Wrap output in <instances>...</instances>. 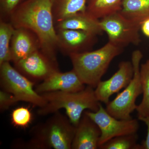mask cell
Returning a JSON list of instances; mask_svg holds the SVG:
<instances>
[{"instance_id": "1", "label": "cell", "mask_w": 149, "mask_h": 149, "mask_svg": "<svg viewBox=\"0 0 149 149\" xmlns=\"http://www.w3.org/2000/svg\"><path fill=\"white\" fill-rule=\"evenodd\" d=\"M53 0H24L10 17L15 28L29 29L40 41L41 50L56 60L58 38L53 13Z\"/></svg>"}, {"instance_id": "2", "label": "cell", "mask_w": 149, "mask_h": 149, "mask_svg": "<svg viewBox=\"0 0 149 149\" xmlns=\"http://www.w3.org/2000/svg\"><path fill=\"white\" fill-rule=\"evenodd\" d=\"M41 95L46 104L40 108L38 114L45 116L64 109L70 122L76 127L86 110L97 111L101 104L96 97L95 89L88 85L82 91L74 93L56 91Z\"/></svg>"}, {"instance_id": "3", "label": "cell", "mask_w": 149, "mask_h": 149, "mask_svg": "<svg viewBox=\"0 0 149 149\" xmlns=\"http://www.w3.org/2000/svg\"><path fill=\"white\" fill-rule=\"evenodd\" d=\"M123 48L108 42L101 48L69 56L73 69L85 85L95 89L113 60L122 54Z\"/></svg>"}, {"instance_id": "4", "label": "cell", "mask_w": 149, "mask_h": 149, "mask_svg": "<svg viewBox=\"0 0 149 149\" xmlns=\"http://www.w3.org/2000/svg\"><path fill=\"white\" fill-rule=\"evenodd\" d=\"M35 128L29 146L35 148L71 149L76 126L58 111Z\"/></svg>"}, {"instance_id": "5", "label": "cell", "mask_w": 149, "mask_h": 149, "mask_svg": "<svg viewBox=\"0 0 149 149\" xmlns=\"http://www.w3.org/2000/svg\"><path fill=\"white\" fill-rule=\"evenodd\" d=\"M143 57L141 51H133L131 56L134 69L132 80L123 91L118 93L113 100L106 105L107 111L115 118L131 119V113L136 110V100L143 93L140 74L141 62Z\"/></svg>"}, {"instance_id": "6", "label": "cell", "mask_w": 149, "mask_h": 149, "mask_svg": "<svg viewBox=\"0 0 149 149\" xmlns=\"http://www.w3.org/2000/svg\"><path fill=\"white\" fill-rule=\"evenodd\" d=\"M0 77L2 90L12 94L17 102H27L40 108L45 105L42 96L34 89L35 83L12 66L10 62L0 65Z\"/></svg>"}, {"instance_id": "7", "label": "cell", "mask_w": 149, "mask_h": 149, "mask_svg": "<svg viewBox=\"0 0 149 149\" xmlns=\"http://www.w3.org/2000/svg\"><path fill=\"white\" fill-rule=\"evenodd\" d=\"M100 21L109 42L123 48L130 44L138 45L141 42V25L126 18L119 12L107 15Z\"/></svg>"}, {"instance_id": "8", "label": "cell", "mask_w": 149, "mask_h": 149, "mask_svg": "<svg viewBox=\"0 0 149 149\" xmlns=\"http://www.w3.org/2000/svg\"><path fill=\"white\" fill-rule=\"evenodd\" d=\"M85 113L99 126L101 130L99 148L111 139L123 135L137 133L139 128L136 119H118L112 116L102 104L97 111Z\"/></svg>"}, {"instance_id": "9", "label": "cell", "mask_w": 149, "mask_h": 149, "mask_svg": "<svg viewBox=\"0 0 149 149\" xmlns=\"http://www.w3.org/2000/svg\"><path fill=\"white\" fill-rule=\"evenodd\" d=\"M14 63L15 68L32 82H42L55 72L59 71L57 60L38 50Z\"/></svg>"}, {"instance_id": "10", "label": "cell", "mask_w": 149, "mask_h": 149, "mask_svg": "<svg viewBox=\"0 0 149 149\" xmlns=\"http://www.w3.org/2000/svg\"><path fill=\"white\" fill-rule=\"evenodd\" d=\"M58 49L69 56L91 51L97 40V35L83 30L58 29Z\"/></svg>"}, {"instance_id": "11", "label": "cell", "mask_w": 149, "mask_h": 149, "mask_svg": "<svg viewBox=\"0 0 149 149\" xmlns=\"http://www.w3.org/2000/svg\"><path fill=\"white\" fill-rule=\"evenodd\" d=\"M134 69L132 62L119 63L117 71L108 80L101 81L95 89L98 100L107 105L112 95L125 88L132 80Z\"/></svg>"}, {"instance_id": "12", "label": "cell", "mask_w": 149, "mask_h": 149, "mask_svg": "<svg viewBox=\"0 0 149 149\" xmlns=\"http://www.w3.org/2000/svg\"><path fill=\"white\" fill-rule=\"evenodd\" d=\"M85 88V84L72 69L66 72H55L37 85L35 90L40 94L56 91L74 93Z\"/></svg>"}, {"instance_id": "13", "label": "cell", "mask_w": 149, "mask_h": 149, "mask_svg": "<svg viewBox=\"0 0 149 149\" xmlns=\"http://www.w3.org/2000/svg\"><path fill=\"white\" fill-rule=\"evenodd\" d=\"M40 49V40L34 32L26 28H15L10 44L12 61L14 63Z\"/></svg>"}, {"instance_id": "14", "label": "cell", "mask_w": 149, "mask_h": 149, "mask_svg": "<svg viewBox=\"0 0 149 149\" xmlns=\"http://www.w3.org/2000/svg\"><path fill=\"white\" fill-rule=\"evenodd\" d=\"M101 134L99 126L84 111L76 127L71 149H99Z\"/></svg>"}, {"instance_id": "15", "label": "cell", "mask_w": 149, "mask_h": 149, "mask_svg": "<svg viewBox=\"0 0 149 149\" xmlns=\"http://www.w3.org/2000/svg\"><path fill=\"white\" fill-rule=\"evenodd\" d=\"M58 29H74L91 32L97 35L102 34L100 19L94 17L87 11L79 13L67 17L56 23Z\"/></svg>"}, {"instance_id": "16", "label": "cell", "mask_w": 149, "mask_h": 149, "mask_svg": "<svg viewBox=\"0 0 149 149\" xmlns=\"http://www.w3.org/2000/svg\"><path fill=\"white\" fill-rule=\"evenodd\" d=\"M87 0H53L55 24L75 14L86 11Z\"/></svg>"}, {"instance_id": "17", "label": "cell", "mask_w": 149, "mask_h": 149, "mask_svg": "<svg viewBox=\"0 0 149 149\" xmlns=\"http://www.w3.org/2000/svg\"><path fill=\"white\" fill-rule=\"evenodd\" d=\"M119 12L141 25L149 18V0H123Z\"/></svg>"}, {"instance_id": "18", "label": "cell", "mask_w": 149, "mask_h": 149, "mask_svg": "<svg viewBox=\"0 0 149 149\" xmlns=\"http://www.w3.org/2000/svg\"><path fill=\"white\" fill-rule=\"evenodd\" d=\"M123 0H87L86 11L101 19L120 10Z\"/></svg>"}, {"instance_id": "19", "label": "cell", "mask_w": 149, "mask_h": 149, "mask_svg": "<svg viewBox=\"0 0 149 149\" xmlns=\"http://www.w3.org/2000/svg\"><path fill=\"white\" fill-rule=\"evenodd\" d=\"M140 74L143 99L136 107L138 119L149 117V58L141 65Z\"/></svg>"}, {"instance_id": "20", "label": "cell", "mask_w": 149, "mask_h": 149, "mask_svg": "<svg viewBox=\"0 0 149 149\" xmlns=\"http://www.w3.org/2000/svg\"><path fill=\"white\" fill-rule=\"evenodd\" d=\"M15 28L10 22L1 19L0 22V65L12 61L10 44Z\"/></svg>"}, {"instance_id": "21", "label": "cell", "mask_w": 149, "mask_h": 149, "mask_svg": "<svg viewBox=\"0 0 149 149\" xmlns=\"http://www.w3.org/2000/svg\"><path fill=\"white\" fill-rule=\"evenodd\" d=\"M137 133L118 136L99 147L100 149H141Z\"/></svg>"}, {"instance_id": "22", "label": "cell", "mask_w": 149, "mask_h": 149, "mask_svg": "<svg viewBox=\"0 0 149 149\" xmlns=\"http://www.w3.org/2000/svg\"><path fill=\"white\" fill-rule=\"evenodd\" d=\"M32 119V113L28 108L22 107H17L12 112V123L16 127L26 128L31 123Z\"/></svg>"}, {"instance_id": "23", "label": "cell", "mask_w": 149, "mask_h": 149, "mask_svg": "<svg viewBox=\"0 0 149 149\" xmlns=\"http://www.w3.org/2000/svg\"><path fill=\"white\" fill-rule=\"evenodd\" d=\"M22 0H0L1 15L10 17Z\"/></svg>"}, {"instance_id": "24", "label": "cell", "mask_w": 149, "mask_h": 149, "mask_svg": "<svg viewBox=\"0 0 149 149\" xmlns=\"http://www.w3.org/2000/svg\"><path fill=\"white\" fill-rule=\"evenodd\" d=\"M17 102L16 99L12 94L3 90L0 91V109L1 111L8 109L10 107Z\"/></svg>"}, {"instance_id": "25", "label": "cell", "mask_w": 149, "mask_h": 149, "mask_svg": "<svg viewBox=\"0 0 149 149\" xmlns=\"http://www.w3.org/2000/svg\"><path fill=\"white\" fill-rule=\"evenodd\" d=\"M139 120L143 122L147 127L146 137L141 144V149H149V117L142 118Z\"/></svg>"}, {"instance_id": "26", "label": "cell", "mask_w": 149, "mask_h": 149, "mask_svg": "<svg viewBox=\"0 0 149 149\" xmlns=\"http://www.w3.org/2000/svg\"><path fill=\"white\" fill-rule=\"evenodd\" d=\"M141 29L146 37L149 38V18L144 20L141 24Z\"/></svg>"}]
</instances>
